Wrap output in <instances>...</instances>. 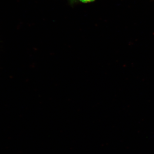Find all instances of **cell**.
<instances>
[{
	"instance_id": "obj_2",
	"label": "cell",
	"mask_w": 154,
	"mask_h": 154,
	"mask_svg": "<svg viewBox=\"0 0 154 154\" xmlns=\"http://www.w3.org/2000/svg\"><path fill=\"white\" fill-rule=\"evenodd\" d=\"M70 1L72 2H75L76 0H69Z\"/></svg>"
},
{
	"instance_id": "obj_1",
	"label": "cell",
	"mask_w": 154,
	"mask_h": 154,
	"mask_svg": "<svg viewBox=\"0 0 154 154\" xmlns=\"http://www.w3.org/2000/svg\"><path fill=\"white\" fill-rule=\"evenodd\" d=\"M79 1L83 3H88L90 2H93L94 0H79Z\"/></svg>"
}]
</instances>
